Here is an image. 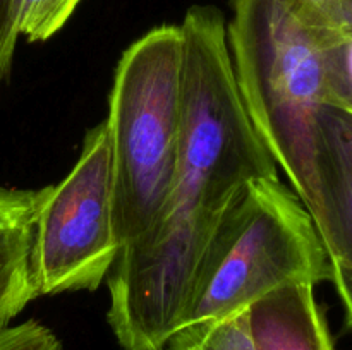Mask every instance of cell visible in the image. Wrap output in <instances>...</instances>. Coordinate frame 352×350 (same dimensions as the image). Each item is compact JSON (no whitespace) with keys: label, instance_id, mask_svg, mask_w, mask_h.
<instances>
[{"label":"cell","instance_id":"cell-1","mask_svg":"<svg viewBox=\"0 0 352 350\" xmlns=\"http://www.w3.org/2000/svg\"><path fill=\"white\" fill-rule=\"evenodd\" d=\"M181 30L184 103L170 194L151 229L120 250L107 278V318L122 350L167 349L223 216L250 182L278 177L237 93L223 12L189 7Z\"/></svg>","mask_w":352,"mask_h":350},{"label":"cell","instance_id":"cell-2","mask_svg":"<svg viewBox=\"0 0 352 350\" xmlns=\"http://www.w3.org/2000/svg\"><path fill=\"white\" fill-rule=\"evenodd\" d=\"M330 41L302 23L287 0H232L227 45L244 112L313 220L320 208L315 126L329 102Z\"/></svg>","mask_w":352,"mask_h":350},{"label":"cell","instance_id":"cell-3","mask_svg":"<svg viewBox=\"0 0 352 350\" xmlns=\"http://www.w3.org/2000/svg\"><path fill=\"white\" fill-rule=\"evenodd\" d=\"M182 103L184 36L181 24H162L124 50L110 89L105 124L120 250L151 229L170 194L181 150Z\"/></svg>","mask_w":352,"mask_h":350},{"label":"cell","instance_id":"cell-4","mask_svg":"<svg viewBox=\"0 0 352 350\" xmlns=\"http://www.w3.org/2000/svg\"><path fill=\"white\" fill-rule=\"evenodd\" d=\"M325 280L332 266L306 206L278 177L256 178L210 240L179 329L248 311L285 285Z\"/></svg>","mask_w":352,"mask_h":350},{"label":"cell","instance_id":"cell-5","mask_svg":"<svg viewBox=\"0 0 352 350\" xmlns=\"http://www.w3.org/2000/svg\"><path fill=\"white\" fill-rule=\"evenodd\" d=\"M120 247L113 230V175L105 120L86 132L74 167L47 185L36 215L31 278L36 297L96 290Z\"/></svg>","mask_w":352,"mask_h":350},{"label":"cell","instance_id":"cell-6","mask_svg":"<svg viewBox=\"0 0 352 350\" xmlns=\"http://www.w3.org/2000/svg\"><path fill=\"white\" fill-rule=\"evenodd\" d=\"M318 215L313 220L332 270L352 271V112L323 103L316 113Z\"/></svg>","mask_w":352,"mask_h":350},{"label":"cell","instance_id":"cell-7","mask_svg":"<svg viewBox=\"0 0 352 350\" xmlns=\"http://www.w3.org/2000/svg\"><path fill=\"white\" fill-rule=\"evenodd\" d=\"M47 187H0V329L34 301L31 247Z\"/></svg>","mask_w":352,"mask_h":350},{"label":"cell","instance_id":"cell-8","mask_svg":"<svg viewBox=\"0 0 352 350\" xmlns=\"http://www.w3.org/2000/svg\"><path fill=\"white\" fill-rule=\"evenodd\" d=\"M258 350H336L315 285L291 283L248 309Z\"/></svg>","mask_w":352,"mask_h":350},{"label":"cell","instance_id":"cell-9","mask_svg":"<svg viewBox=\"0 0 352 350\" xmlns=\"http://www.w3.org/2000/svg\"><path fill=\"white\" fill-rule=\"evenodd\" d=\"M167 350H258L248 311L219 321L182 328L168 340Z\"/></svg>","mask_w":352,"mask_h":350},{"label":"cell","instance_id":"cell-10","mask_svg":"<svg viewBox=\"0 0 352 350\" xmlns=\"http://www.w3.org/2000/svg\"><path fill=\"white\" fill-rule=\"evenodd\" d=\"M81 0H14L19 36L31 43L50 40L65 26Z\"/></svg>","mask_w":352,"mask_h":350},{"label":"cell","instance_id":"cell-11","mask_svg":"<svg viewBox=\"0 0 352 350\" xmlns=\"http://www.w3.org/2000/svg\"><path fill=\"white\" fill-rule=\"evenodd\" d=\"M329 102L352 112V34L325 47Z\"/></svg>","mask_w":352,"mask_h":350},{"label":"cell","instance_id":"cell-12","mask_svg":"<svg viewBox=\"0 0 352 350\" xmlns=\"http://www.w3.org/2000/svg\"><path fill=\"white\" fill-rule=\"evenodd\" d=\"M0 350H62L57 335L34 319L0 329Z\"/></svg>","mask_w":352,"mask_h":350},{"label":"cell","instance_id":"cell-13","mask_svg":"<svg viewBox=\"0 0 352 350\" xmlns=\"http://www.w3.org/2000/svg\"><path fill=\"white\" fill-rule=\"evenodd\" d=\"M296 16L330 40L342 38L340 0H287Z\"/></svg>","mask_w":352,"mask_h":350},{"label":"cell","instance_id":"cell-14","mask_svg":"<svg viewBox=\"0 0 352 350\" xmlns=\"http://www.w3.org/2000/svg\"><path fill=\"white\" fill-rule=\"evenodd\" d=\"M19 38L14 0H0V86L3 84L12 67Z\"/></svg>","mask_w":352,"mask_h":350},{"label":"cell","instance_id":"cell-15","mask_svg":"<svg viewBox=\"0 0 352 350\" xmlns=\"http://www.w3.org/2000/svg\"><path fill=\"white\" fill-rule=\"evenodd\" d=\"M346 312V325L352 329V271L332 270V280Z\"/></svg>","mask_w":352,"mask_h":350},{"label":"cell","instance_id":"cell-16","mask_svg":"<svg viewBox=\"0 0 352 350\" xmlns=\"http://www.w3.org/2000/svg\"><path fill=\"white\" fill-rule=\"evenodd\" d=\"M340 30L342 36L352 34V0H340Z\"/></svg>","mask_w":352,"mask_h":350},{"label":"cell","instance_id":"cell-17","mask_svg":"<svg viewBox=\"0 0 352 350\" xmlns=\"http://www.w3.org/2000/svg\"><path fill=\"white\" fill-rule=\"evenodd\" d=\"M164 350H167V349H164Z\"/></svg>","mask_w":352,"mask_h":350}]
</instances>
